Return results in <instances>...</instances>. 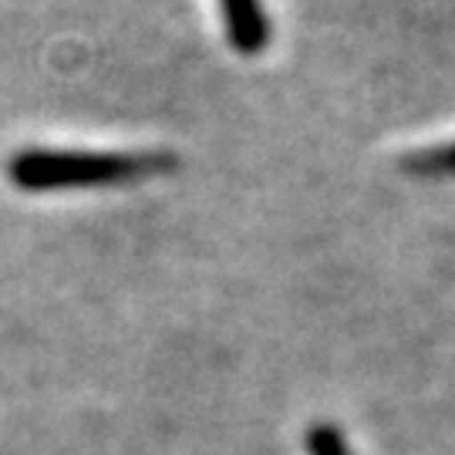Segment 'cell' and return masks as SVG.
<instances>
[{
    "label": "cell",
    "instance_id": "6da1fadb",
    "mask_svg": "<svg viewBox=\"0 0 455 455\" xmlns=\"http://www.w3.org/2000/svg\"><path fill=\"white\" fill-rule=\"evenodd\" d=\"M169 156L156 152H88V148H20L7 163V180L28 193L115 186L169 169Z\"/></svg>",
    "mask_w": 455,
    "mask_h": 455
},
{
    "label": "cell",
    "instance_id": "3957f363",
    "mask_svg": "<svg viewBox=\"0 0 455 455\" xmlns=\"http://www.w3.org/2000/svg\"><path fill=\"white\" fill-rule=\"evenodd\" d=\"M411 169H415V172H425V176H449V172H455V146L432 148V152L415 156V159H411Z\"/></svg>",
    "mask_w": 455,
    "mask_h": 455
},
{
    "label": "cell",
    "instance_id": "277c9868",
    "mask_svg": "<svg viewBox=\"0 0 455 455\" xmlns=\"http://www.w3.org/2000/svg\"><path fill=\"white\" fill-rule=\"evenodd\" d=\"M307 452L310 455H351L344 445L341 432L331 425H314L307 432Z\"/></svg>",
    "mask_w": 455,
    "mask_h": 455
},
{
    "label": "cell",
    "instance_id": "7a4b0ae2",
    "mask_svg": "<svg viewBox=\"0 0 455 455\" xmlns=\"http://www.w3.org/2000/svg\"><path fill=\"white\" fill-rule=\"evenodd\" d=\"M220 14L227 24V41L233 48L253 58L270 44V17L260 0H220Z\"/></svg>",
    "mask_w": 455,
    "mask_h": 455
}]
</instances>
